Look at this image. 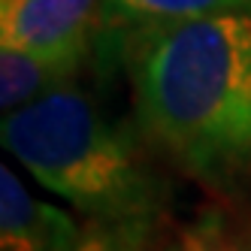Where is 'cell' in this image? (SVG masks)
I'll use <instances>...</instances> for the list:
<instances>
[{
	"label": "cell",
	"mask_w": 251,
	"mask_h": 251,
	"mask_svg": "<svg viewBox=\"0 0 251 251\" xmlns=\"http://www.w3.org/2000/svg\"><path fill=\"white\" fill-rule=\"evenodd\" d=\"M142 139L227 206L251 203V15L121 37Z\"/></svg>",
	"instance_id": "1"
},
{
	"label": "cell",
	"mask_w": 251,
	"mask_h": 251,
	"mask_svg": "<svg viewBox=\"0 0 251 251\" xmlns=\"http://www.w3.org/2000/svg\"><path fill=\"white\" fill-rule=\"evenodd\" d=\"M6 151L58 194L85 221L157 224L167 188L124 124L112 121L100 103L67 85L49 97L3 115Z\"/></svg>",
	"instance_id": "2"
},
{
	"label": "cell",
	"mask_w": 251,
	"mask_h": 251,
	"mask_svg": "<svg viewBox=\"0 0 251 251\" xmlns=\"http://www.w3.org/2000/svg\"><path fill=\"white\" fill-rule=\"evenodd\" d=\"M103 0H0V46L85 67Z\"/></svg>",
	"instance_id": "3"
},
{
	"label": "cell",
	"mask_w": 251,
	"mask_h": 251,
	"mask_svg": "<svg viewBox=\"0 0 251 251\" xmlns=\"http://www.w3.org/2000/svg\"><path fill=\"white\" fill-rule=\"evenodd\" d=\"M85 224L37 200L9 167L0 170V251H73Z\"/></svg>",
	"instance_id": "4"
},
{
	"label": "cell",
	"mask_w": 251,
	"mask_h": 251,
	"mask_svg": "<svg viewBox=\"0 0 251 251\" xmlns=\"http://www.w3.org/2000/svg\"><path fill=\"white\" fill-rule=\"evenodd\" d=\"M224 15H251V0H103V27L121 37Z\"/></svg>",
	"instance_id": "5"
},
{
	"label": "cell",
	"mask_w": 251,
	"mask_h": 251,
	"mask_svg": "<svg viewBox=\"0 0 251 251\" xmlns=\"http://www.w3.org/2000/svg\"><path fill=\"white\" fill-rule=\"evenodd\" d=\"M79 73V64L51 61L22 49L0 46V106H3V115L19 112L25 106L49 97L58 88L73 85Z\"/></svg>",
	"instance_id": "6"
},
{
	"label": "cell",
	"mask_w": 251,
	"mask_h": 251,
	"mask_svg": "<svg viewBox=\"0 0 251 251\" xmlns=\"http://www.w3.org/2000/svg\"><path fill=\"white\" fill-rule=\"evenodd\" d=\"M157 251H251V215L233 206H209L185 221Z\"/></svg>",
	"instance_id": "7"
},
{
	"label": "cell",
	"mask_w": 251,
	"mask_h": 251,
	"mask_svg": "<svg viewBox=\"0 0 251 251\" xmlns=\"http://www.w3.org/2000/svg\"><path fill=\"white\" fill-rule=\"evenodd\" d=\"M157 224H100L85 221L73 251H151Z\"/></svg>",
	"instance_id": "8"
}]
</instances>
